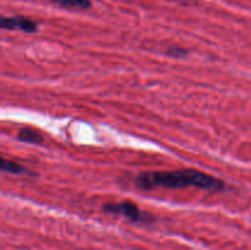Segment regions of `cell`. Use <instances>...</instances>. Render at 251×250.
<instances>
[{"label": "cell", "mask_w": 251, "mask_h": 250, "mask_svg": "<svg viewBox=\"0 0 251 250\" xmlns=\"http://www.w3.org/2000/svg\"><path fill=\"white\" fill-rule=\"evenodd\" d=\"M135 184L142 190L152 189H184L198 188L207 191H222L226 183L220 178L199 169H176V171L144 172L135 179Z\"/></svg>", "instance_id": "obj_1"}, {"label": "cell", "mask_w": 251, "mask_h": 250, "mask_svg": "<svg viewBox=\"0 0 251 250\" xmlns=\"http://www.w3.org/2000/svg\"><path fill=\"white\" fill-rule=\"evenodd\" d=\"M103 211L110 215H119L124 216L127 220L132 222H142V223H151L154 221L153 216L150 215L149 212L142 211L136 203L131 201H120V202H109L104 203Z\"/></svg>", "instance_id": "obj_2"}, {"label": "cell", "mask_w": 251, "mask_h": 250, "mask_svg": "<svg viewBox=\"0 0 251 250\" xmlns=\"http://www.w3.org/2000/svg\"><path fill=\"white\" fill-rule=\"evenodd\" d=\"M0 27L2 29H20V31L27 32V33H33L38 29V25L36 21L24 16H2L1 21H0Z\"/></svg>", "instance_id": "obj_3"}, {"label": "cell", "mask_w": 251, "mask_h": 250, "mask_svg": "<svg viewBox=\"0 0 251 250\" xmlns=\"http://www.w3.org/2000/svg\"><path fill=\"white\" fill-rule=\"evenodd\" d=\"M17 139L21 141L27 142V144H36L39 145L44 141L43 135L37 130L32 129V127H22L20 129L19 134H17Z\"/></svg>", "instance_id": "obj_4"}, {"label": "cell", "mask_w": 251, "mask_h": 250, "mask_svg": "<svg viewBox=\"0 0 251 250\" xmlns=\"http://www.w3.org/2000/svg\"><path fill=\"white\" fill-rule=\"evenodd\" d=\"M49 1L65 9L86 10L92 6V0H49Z\"/></svg>", "instance_id": "obj_5"}, {"label": "cell", "mask_w": 251, "mask_h": 250, "mask_svg": "<svg viewBox=\"0 0 251 250\" xmlns=\"http://www.w3.org/2000/svg\"><path fill=\"white\" fill-rule=\"evenodd\" d=\"M0 168H1L2 172H7V173L12 174L28 173V171H27L24 166H21V164L17 163V162L6 158H1V161H0Z\"/></svg>", "instance_id": "obj_6"}, {"label": "cell", "mask_w": 251, "mask_h": 250, "mask_svg": "<svg viewBox=\"0 0 251 250\" xmlns=\"http://www.w3.org/2000/svg\"><path fill=\"white\" fill-rule=\"evenodd\" d=\"M168 53L171 54V55L178 56V58H180V55H185V54L188 53V51H186L185 49L179 48V47H173V48H172V49H169Z\"/></svg>", "instance_id": "obj_7"}]
</instances>
